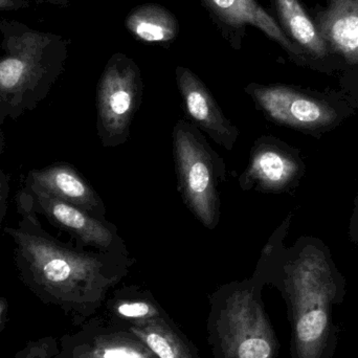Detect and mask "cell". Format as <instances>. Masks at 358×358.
<instances>
[{
    "instance_id": "6da1fadb",
    "label": "cell",
    "mask_w": 358,
    "mask_h": 358,
    "mask_svg": "<svg viewBox=\"0 0 358 358\" xmlns=\"http://www.w3.org/2000/svg\"><path fill=\"white\" fill-rule=\"evenodd\" d=\"M20 220L6 233L14 244L15 260L23 278L79 317L94 315L109 290L128 273L121 252H82L57 240L42 227L37 214L18 206Z\"/></svg>"
},
{
    "instance_id": "7a4b0ae2",
    "label": "cell",
    "mask_w": 358,
    "mask_h": 358,
    "mask_svg": "<svg viewBox=\"0 0 358 358\" xmlns=\"http://www.w3.org/2000/svg\"><path fill=\"white\" fill-rule=\"evenodd\" d=\"M208 344L215 358H275L277 340L252 280L219 288L210 301Z\"/></svg>"
},
{
    "instance_id": "3957f363",
    "label": "cell",
    "mask_w": 358,
    "mask_h": 358,
    "mask_svg": "<svg viewBox=\"0 0 358 358\" xmlns=\"http://www.w3.org/2000/svg\"><path fill=\"white\" fill-rule=\"evenodd\" d=\"M48 36L25 33L0 59V123L16 121L48 96L62 69L64 48Z\"/></svg>"
},
{
    "instance_id": "277c9868",
    "label": "cell",
    "mask_w": 358,
    "mask_h": 358,
    "mask_svg": "<svg viewBox=\"0 0 358 358\" xmlns=\"http://www.w3.org/2000/svg\"><path fill=\"white\" fill-rule=\"evenodd\" d=\"M286 288L294 311L296 358H321L329 334L336 285L327 261L317 250L303 252L287 269Z\"/></svg>"
},
{
    "instance_id": "5b68a950",
    "label": "cell",
    "mask_w": 358,
    "mask_h": 358,
    "mask_svg": "<svg viewBox=\"0 0 358 358\" xmlns=\"http://www.w3.org/2000/svg\"><path fill=\"white\" fill-rule=\"evenodd\" d=\"M206 146L189 124L182 120L178 122L173 131V148L179 189L196 218L213 229L219 221L216 185L220 172H217Z\"/></svg>"
},
{
    "instance_id": "8992f818",
    "label": "cell",
    "mask_w": 358,
    "mask_h": 358,
    "mask_svg": "<svg viewBox=\"0 0 358 358\" xmlns=\"http://www.w3.org/2000/svg\"><path fill=\"white\" fill-rule=\"evenodd\" d=\"M142 90L136 62L124 54L113 55L101 76L96 92L98 132L105 147H117L127 140Z\"/></svg>"
},
{
    "instance_id": "52a82bcc",
    "label": "cell",
    "mask_w": 358,
    "mask_h": 358,
    "mask_svg": "<svg viewBox=\"0 0 358 358\" xmlns=\"http://www.w3.org/2000/svg\"><path fill=\"white\" fill-rule=\"evenodd\" d=\"M17 206L39 213L52 225L69 231L84 244L94 246L101 252H115L113 250L115 231L77 206L24 187L17 198Z\"/></svg>"
},
{
    "instance_id": "ba28073f",
    "label": "cell",
    "mask_w": 358,
    "mask_h": 358,
    "mask_svg": "<svg viewBox=\"0 0 358 358\" xmlns=\"http://www.w3.org/2000/svg\"><path fill=\"white\" fill-rule=\"evenodd\" d=\"M246 92L273 121L296 128L327 125L336 115L327 105L284 86H248Z\"/></svg>"
},
{
    "instance_id": "9c48e42d",
    "label": "cell",
    "mask_w": 358,
    "mask_h": 358,
    "mask_svg": "<svg viewBox=\"0 0 358 358\" xmlns=\"http://www.w3.org/2000/svg\"><path fill=\"white\" fill-rule=\"evenodd\" d=\"M210 17L234 48H239L245 27L256 25L288 52H302L286 37L275 21L257 3L256 0H201Z\"/></svg>"
},
{
    "instance_id": "30bf717a",
    "label": "cell",
    "mask_w": 358,
    "mask_h": 358,
    "mask_svg": "<svg viewBox=\"0 0 358 358\" xmlns=\"http://www.w3.org/2000/svg\"><path fill=\"white\" fill-rule=\"evenodd\" d=\"M24 187L77 206L94 218L104 221L102 200L79 172L67 164H55L42 169L31 170L25 178Z\"/></svg>"
},
{
    "instance_id": "8fae6325",
    "label": "cell",
    "mask_w": 358,
    "mask_h": 358,
    "mask_svg": "<svg viewBox=\"0 0 358 358\" xmlns=\"http://www.w3.org/2000/svg\"><path fill=\"white\" fill-rule=\"evenodd\" d=\"M176 80L189 119L217 144L227 150H231L237 142L239 131L223 115L201 80L182 66L176 69Z\"/></svg>"
},
{
    "instance_id": "7c38bea8",
    "label": "cell",
    "mask_w": 358,
    "mask_h": 358,
    "mask_svg": "<svg viewBox=\"0 0 358 358\" xmlns=\"http://www.w3.org/2000/svg\"><path fill=\"white\" fill-rule=\"evenodd\" d=\"M66 358H157L129 330L94 320L71 343Z\"/></svg>"
},
{
    "instance_id": "4fadbf2b",
    "label": "cell",
    "mask_w": 358,
    "mask_h": 358,
    "mask_svg": "<svg viewBox=\"0 0 358 358\" xmlns=\"http://www.w3.org/2000/svg\"><path fill=\"white\" fill-rule=\"evenodd\" d=\"M296 162L279 149L261 145L255 149L250 166L241 178L243 189L258 187L264 191L287 187L296 176Z\"/></svg>"
},
{
    "instance_id": "5bb4252c",
    "label": "cell",
    "mask_w": 358,
    "mask_h": 358,
    "mask_svg": "<svg viewBox=\"0 0 358 358\" xmlns=\"http://www.w3.org/2000/svg\"><path fill=\"white\" fill-rule=\"evenodd\" d=\"M157 358H199L195 347L168 315L128 326Z\"/></svg>"
},
{
    "instance_id": "9a60e30c",
    "label": "cell",
    "mask_w": 358,
    "mask_h": 358,
    "mask_svg": "<svg viewBox=\"0 0 358 358\" xmlns=\"http://www.w3.org/2000/svg\"><path fill=\"white\" fill-rule=\"evenodd\" d=\"M322 27L338 52L358 62V0H331Z\"/></svg>"
},
{
    "instance_id": "2e32d148",
    "label": "cell",
    "mask_w": 358,
    "mask_h": 358,
    "mask_svg": "<svg viewBox=\"0 0 358 358\" xmlns=\"http://www.w3.org/2000/svg\"><path fill=\"white\" fill-rule=\"evenodd\" d=\"M126 27L136 39L146 43L171 42L178 34V19L159 4L136 6L126 18Z\"/></svg>"
},
{
    "instance_id": "e0dca14e",
    "label": "cell",
    "mask_w": 358,
    "mask_h": 358,
    "mask_svg": "<svg viewBox=\"0 0 358 358\" xmlns=\"http://www.w3.org/2000/svg\"><path fill=\"white\" fill-rule=\"evenodd\" d=\"M108 321L125 328L167 315L148 292L136 288L120 290L106 304Z\"/></svg>"
},
{
    "instance_id": "ac0fdd59",
    "label": "cell",
    "mask_w": 358,
    "mask_h": 358,
    "mask_svg": "<svg viewBox=\"0 0 358 358\" xmlns=\"http://www.w3.org/2000/svg\"><path fill=\"white\" fill-rule=\"evenodd\" d=\"M275 4L280 20L292 39L313 56L323 58L327 54L325 41L299 0H275Z\"/></svg>"
},
{
    "instance_id": "d6986e66",
    "label": "cell",
    "mask_w": 358,
    "mask_h": 358,
    "mask_svg": "<svg viewBox=\"0 0 358 358\" xmlns=\"http://www.w3.org/2000/svg\"><path fill=\"white\" fill-rule=\"evenodd\" d=\"M50 347L48 344H39L27 349L20 358H48L50 355Z\"/></svg>"
},
{
    "instance_id": "ffe728a7",
    "label": "cell",
    "mask_w": 358,
    "mask_h": 358,
    "mask_svg": "<svg viewBox=\"0 0 358 358\" xmlns=\"http://www.w3.org/2000/svg\"><path fill=\"white\" fill-rule=\"evenodd\" d=\"M8 195H10V178L3 170L0 169V206L8 203Z\"/></svg>"
},
{
    "instance_id": "44dd1931",
    "label": "cell",
    "mask_w": 358,
    "mask_h": 358,
    "mask_svg": "<svg viewBox=\"0 0 358 358\" xmlns=\"http://www.w3.org/2000/svg\"><path fill=\"white\" fill-rule=\"evenodd\" d=\"M14 6L15 0H0V10H8Z\"/></svg>"
},
{
    "instance_id": "7402d4cb",
    "label": "cell",
    "mask_w": 358,
    "mask_h": 358,
    "mask_svg": "<svg viewBox=\"0 0 358 358\" xmlns=\"http://www.w3.org/2000/svg\"><path fill=\"white\" fill-rule=\"evenodd\" d=\"M2 124L0 123V155L3 153L4 149H6V138H4L3 132L1 130Z\"/></svg>"
},
{
    "instance_id": "603a6c76",
    "label": "cell",
    "mask_w": 358,
    "mask_h": 358,
    "mask_svg": "<svg viewBox=\"0 0 358 358\" xmlns=\"http://www.w3.org/2000/svg\"><path fill=\"white\" fill-rule=\"evenodd\" d=\"M6 210H8V203L0 206V227H1L2 222H3L4 217H6Z\"/></svg>"
},
{
    "instance_id": "cb8c5ba5",
    "label": "cell",
    "mask_w": 358,
    "mask_h": 358,
    "mask_svg": "<svg viewBox=\"0 0 358 358\" xmlns=\"http://www.w3.org/2000/svg\"><path fill=\"white\" fill-rule=\"evenodd\" d=\"M6 303L4 300H0V320H1L2 313H3L4 309H6Z\"/></svg>"
},
{
    "instance_id": "d4e9b609",
    "label": "cell",
    "mask_w": 358,
    "mask_h": 358,
    "mask_svg": "<svg viewBox=\"0 0 358 358\" xmlns=\"http://www.w3.org/2000/svg\"><path fill=\"white\" fill-rule=\"evenodd\" d=\"M61 358H65V357H61Z\"/></svg>"
}]
</instances>
